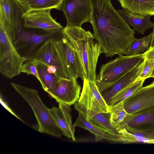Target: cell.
I'll list each match as a JSON object with an SVG mask.
<instances>
[{"label":"cell","instance_id":"cell-1","mask_svg":"<svg viewBox=\"0 0 154 154\" xmlns=\"http://www.w3.org/2000/svg\"><path fill=\"white\" fill-rule=\"evenodd\" d=\"M94 38L106 57L123 54L135 38L131 29L113 6L111 0H90Z\"/></svg>","mask_w":154,"mask_h":154},{"label":"cell","instance_id":"cell-2","mask_svg":"<svg viewBox=\"0 0 154 154\" xmlns=\"http://www.w3.org/2000/svg\"><path fill=\"white\" fill-rule=\"evenodd\" d=\"M22 11L15 3L14 26L9 32L14 45L20 55L25 60L33 59L48 41L57 39L62 35L63 29L52 31L25 27L21 17Z\"/></svg>","mask_w":154,"mask_h":154},{"label":"cell","instance_id":"cell-3","mask_svg":"<svg viewBox=\"0 0 154 154\" xmlns=\"http://www.w3.org/2000/svg\"><path fill=\"white\" fill-rule=\"evenodd\" d=\"M63 33L75 48L84 72L85 79L96 82V69L101 49L93 34L81 27L67 26Z\"/></svg>","mask_w":154,"mask_h":154},{"label":"cell","instance_id":"cell-4","mask_svg":"<svg viewBox=\"0 0 154 154\" xmlns=\"http://www.w3.org/2000/svg\"><path fill=\"white\" fill-rule=\"evenodd\" d=\"M11 84L32 109L38 122L39 132L57 137H60L63 135L49 108L43 103L36 90L12 82Z\"/></svg>","mask_w":154,"mask_h":154},{"label":"cell","instance_id":"cell-5","mask_svg":"<svg viewBox=\"0 0 154 154\" xmlns=\"http://www.w3.org/2000/svg\"><path fill=\"white\" fill-rule=\"evenodd\" d=\"M144 58L143 54L135 55L122 54L102 65L97 76L96 84L100 93L113 84Z\"/></svg>","mask_w":154,"mask_h":154},{"label":"cell","instance_id":"cell-6","mask_svg":"<svg viewBox=\"0 0 154 154\" xmlns=\"http://www.w3.org/2000/svg\"><path fill=\"white\" fill-rule=\"evenodd\" d=\"M25 60L19 54L12 42L9 31L0 22V72L12 79L20 73Z\"/></svg>","mask_w":154,"mask_h":154},{"label":"cell","instance_id":"cell-7","mask_svg":"<svg viewBox=\"0 0 154 154\" xmlns=\"http://www.w3.org/2000/svg\"><path fill=\"white\" fill-rule=\"evenodd\" d=\"M74 108L88 120L97 113L110 111V106L104 100L96 82L85 79L83 80L81 95L74 103Z\"/></svg>","mask_w":154,"mask_h":154},{"label":"cell","instance_id":"cell-8","mask_svg":"<svg viewBox=\"0 0 154 154\" xmlns=\"http://www.w3.org/2000/svg\"><path fill=\"white\" fill-rule=\"evenodd\" d=\"M59 55L69 78L85 79L84 72L76 50L69 40L63 33L55 40Z\"/></svg>","mask_w":154,"mask_h":154},{"label":"cell","instance_id":"cell-9","mask_svg":"<svg viewBox=\"0 0 154 154\" xmlns=\"http://www.w3.org/2000/svg\"><path fill=\"white\" fill-rule=\"evenodd\" d=\"M61 10L66 19V26L80 27L84 23H91L90 0H63Z\"/></svg>","mask_w":154,"mask_h":154},{"label":"cell","instance_id":"cell-10","mask_svg":"<svg viewBox=\"0 0 154 154\" xmlns=\"http://www.w3.org/2000/svg\"><path fill=\"white\" fill-rule=\"evenodd\" d=\"M126 112L134 114L154 109V81L142 86L123 101Z\"/></svg>","mask_w":154,"mask_h":154},{"label":"cell","instance_id":"cell-11","mask_svg":"<svg viewBox=\"0 0 154 154\" xmlns=\"http://www.w3.org/2000/svg\"><path fill=\"white\" fill-rule=\"evenodd\" d=\"M51 9L35 10L23 12L21 17L23 25L28 28L52 31L63 27L51 16Z\"/></svg>","mask_w":154,"mask_h":154},{"label":"cell","instance_id":"cell-12","mask_svg":"<svg viewBox=\"0 0 154 154\" xmlns=\"http://www.w3.org/2000/svg\"><path fill=\"white\" fill-rule=\"evenodd\" d=\"M56 39H51L47 41L37 52L33 59L47 66L55 67L57 70V75L59 77L69 79L58 52L55 42Z\"/></svg>","mask_w":154,"mask_h":154},{"label":"cell","instance_id":"cell-13","mask_svg":"<svg viewBox=\"0 0 154 154\" xmlns=\"http://www.w3.org/2000/svg\"><path fill=\"white\" fill-rule=\"evenodd\" d=\"M81 90L76 79L60 78L49 94L58 103L71 106L79 99Z\"/></svg>","mask_w":154,"mask_h":154},{"label":"cell","instance_id":"cell-14","mask_svg":"<svg viewBox=\"0 0 154 154\" xmlns=\"http://www.w3.org/2000/svg\"><path fill=\"white\" fill-rule=\"evenodd\" d=\"M144 62L143 60L101 93L104 100L109 106L122 91L139 78Z\"/></svg>","mask_w":154,"mask_h":154},{"label":"cell","instance_id":"cell-15","mask_svg":"<svg viewBox=\"0 0 154 154\" xmlns=\"http://www.w3.org/2000/svg\"><path fill=\"white\" fill-rule=\"evenodd\" d=\"M73 125L75 127L78 126L85 129L93 134L95 136L96 142L105 139L111 141L124 143L123 137L121 134L120 136H117L109 134L87 120L80 113H79L78 117Z\"/></svg>","mask_w":154,"mask_h":154},{"label":"cell","instance_id":"cell-16","mask_svg":"<svg viewBox=\"0 0 154 154\" xmlns=\"http://www.w3.org/2000/svg\"><path fill=\"white\" fill-rule=\"evenodd\" d=\"M117 11L127 24L132 26L135 31L142 34L154 26V23L151 20L150 16H143L133 13L124 8L118 10Z\"/></svg>","mask_w":154,"mask_h":154},{"label":"cell","instance_id":"cell-17","mask_svg":"<svg viewBox=\"0 0 154 154\" xmlns=\"http://www.w3.org/2000/svg\"><path fill=\"white\" fill-rule=\"evenodd\" d=\"M125 125L137 129L154 130V109L137 114L128 113L123 127Z\"/></svg>","mask_w":154,"mask_h":154},{"label":"cell","instance_id":"cell-18","mask_svg":"<svg viewBox=\"0 0 154 154\" xmlns=\"http://www.w3.org/2000/svg\"><path fill=\"white\" fill-rule=\"evenodd\" d=\"M123 8L143 16L154 15V0H118Z\"/></svg>","mask_w":154,"mask_h":154},{"label":"cell","instance_id":"cell-19","mask_svg":"<svg viewBox=\"0 0 154 154\" xmlns=\"http://www.w3.org/2000/svg\"><path fill=\"white\" fill-rule=\"evenodd\" d=\"M23 12L39 9L61 10L63 0H14Z\"/></svg>","mask_w":154,"mask_h":154},{"label":"cell","instance_id":"cell-20","mask_svg":"<svg viewBox=\"0 0 154 154\" xmlns=\"http://www.w3.org/2000/svg\"><path fill=\"white\" fill-rule=\"evenodd\" d=\"M15 2L14 0H0V22L10 32L14 26Z\"/></svg>","mask_w":154,"mask_h":154},{"label":"cell","instance_id":"cell-21","mask_svg":"<svg viewBox=\"0 0 154 154\" xmlns=\"http://www.w3.org/2000/svg\"><path fill=\"white\" fill-rule=\"evenodd\" d=\"M36 67L43 89L49 94H50L60 77L55 74L49 72L47 66L42 63L36 62Z\"/></svg>","mask_w":154,"mask_h":154},{"label":"cell","instance_id":"cell-22","mask_svg":"<svg viewBox=\"0 0 154 154\" xmlns=\"http://www.w3.org/2000/svg\"><path fill=\"white\" fill-rule=\"evenodd\" d=\"M152 33L140 38H134L123 54L126 56L135 55L143 54L150 48Z\"/></svg>","mask_w":154,"mask_h":154},{"label":"cell","instance_id":"cell-23","mask_svg":"<svg viewBox=\"0 0 154 154\" xmlns=\"http://www.w3.org/2000/svg\"><path fill=\"white\" fill-rule=\"evenodd\" d=\"M89 121L95 125L112 135L117 136H121V134L111 122L110 111L108 112L97 113L93 116Z\"/></svg>","mask_w":154,"mask_h":154},{"label":"cell","instance_id":"cell-24","mask_svg":"<svg viewBox=\"0 0 154 154\" xmlns=\"http://www.w3.org/2000/svg\"><path fill=\"white\" fill-rule=\"evenodd\" d=\"M110 121L117 131L123 128L124 120L128 113L123 106V101L110 107Z\"/></svg>","mask_w":154,"mask_h":154},{"label":"cell","instance_id":"cell-25","mask_svg":"<svg viewBox=\"0 0 154 154\" xmlns=\"http://www.w3.org/2000/svg\"><path fill=\"white\" fill-rule=\"evenodd\" d=\"M49 109L53 119L62 131L63 135L69 139H72L73 141H75V136L73 135L60 107L53 106Z\"/></svg>","mask_w":154,"mask_h":154},{"label":"cell","instance_id":"cell-26","mask_svg":"<svg viewBox=\"0 0 154 154\" xmlns=\"http://www.w3.org/2000/svg\"><path fill=\"white\" fill-rule=\"evenodd\" d=\"M145 80L144 79L139 78L126 87L116 97L110 106L123 101L132 95L143 86Z\"/></svg>","mask_w":154,"mask_h":154},{"label":"cell","instance_id":"cell-27","mask_svg":"<svg viewBox=\"0 0 154 154\" xmlns=\"http://www.w3.org/2000/svg\"><path fill=\"white\" fill-rule=\"evenodd\" d=\"M36 62L33 59L26 60L22 66L20 73H25L28 75H32L40 82V79L36 67Z\"/></svg>","mask_w":154,"mask_h":154},{"label":"cell","instance_id":"cell-28","mask_svg":"<svg viewBox=\"0 0 154 154\" xmlns=\"http://www.w3.org/2000/svg\"><path fill=\"white\" fill-rule=\"evenodd\" d=\"M124 127L136 136L142 138L154 140V130L137 129L125 125Z\"/></svg>","mask_w":154,"mask_h":154},{"label":"cell","instance_id":"cell-29","mask_svg":"<svg viewBox=\"0 0 154 154\" xmlns=\"http://www.w3.org/2000/svg\"><path fill=\"white\" fill-rule=\"evenodd\" d=\"M59 106L73 135L75 136L74 131L75 127L72 124V117L71 115V109L70 106L63 103H59Z\"/></svg>","mask_w":154,"mask_h":154},{"label":"cell","instance_id":"cell-30","mask_svg":"<svg viewBox=\"0 0 154 154\" xmlns=\"http://www.w3.org/2000/svg\"><path fill=\"white\" fill-rule=\"evenodd\" d=\"M144 62L143 66L139 78L145 80L150 77L154 68V61L144 58Z\"/></svg>","mask_w":154,"mask_h":154},{"label":"cell","instance_id":"cell-31","mask_svg":"<svg viewBox=\"0 0 154 154\" xmlns=\"http://www.w3.org/2000/svg\"><path fill=\"white\" fill-rule=\"evenodd\" d=\"M144 58L154 61V46L150 47L149 49L143 53Z\"/></svg>","mask_w":154,"mask_h":154},{"label":"cell","instance_id":"cell-32","mask_svg":"<svg viewBox=\"0 0 154 154\" xmlns=\"http://www.w3.org/2000/svg\"><path fill=\"white\" fill-rule=\"evenodd\" d=\"M0 102L1 104L4 106V107L7 110H8L10 112H11V114H12L14 116H15L17 118L19 119L21 121H22L23 122H24L20 119L9 108L8 105L5 102H4L1 98H0Z\"/></svg>","mask_w":154,"mask_h":154},{"label":"cell","instance_id":"cell-33","mask_svg":"<svg viewBox=\"0 0 154 154\" xmlns=\"http://www.w3.org/2000/svg\"><path fill=\"white\" fill-rule=\"evenodd\" d=\"M153 28V31L152 32V36L150 47H152L154 46V26Z\"/></svg>","mask_w":154,"mask_h":154},{"label":"cell","instance_id":"cell-34","mask_svg":"<svg viewBox=\"0 0 154 154\" xmlns=\"http://www.w3.org/2000/svg\"><path fill=\"white\" fill-rule=\"evenodd\" d=\"M151 77H152V78H154V68H153V71H152V72L150 76V78H151Z\"/></svg>","mask_w":154,"mask_h":154}]
</instances>
